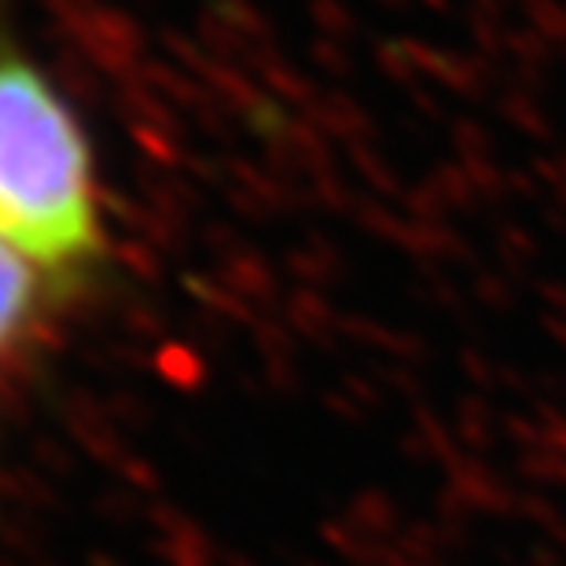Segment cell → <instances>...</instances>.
Wrapping results in <instances>:
<instances>
[{
    "label": "cell",
    "instance_id": "cell-1",
    "mask_svg": "<svg viewBox=\"0 0 566 566\" xmlns=\"http://www.w3.org/2000/svg\"><path fill=\"white\" fill-rule=\"evenodd\" d=\"M0 240L49 269L99 251L82 126L60 93L15 55H0Z\"/></svg>",
    "mask_w": 566,
    "mask_h": 566
},
{
    "label": "cell",
    "instance_id": "cell-2",
    "mask_svg": "<svg viewBox=\"0 0 566 566\" xmlns=\"http://www.w3.org/2000/svg\"><path fill=\"white\" fill-rule=\"evenodd\" d=\"M33 302H38V283H33L30 262L0 240V354L27 327Z\"/></svg>",
    "mask_w": 566,
    "mask_h": 566
}]
</instances>
